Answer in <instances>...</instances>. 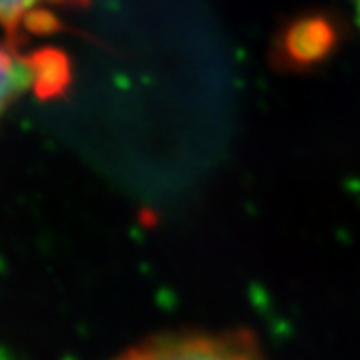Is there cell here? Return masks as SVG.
<instances>
[{
	"instance_id": "cell-1",
	"label": "cell",
	"mask_w": 360,
	"mask_h": 360,
	"mask_svg": "<svg viewBox=\"0 0 360 360\" xmlns=\"http://www.w3.org/2000/svg\"><path fill=\"white\" fill-rule=\"evenodd\" d=\"M70 60L54 48L24 52L20 44L0 41V119L26 93L50 100L68 91Z\"/></svg>"
},
{
	"instance_id": "cell-4",
	"label": "cell",
	"mask_w": 360,
	"mask_h": 360,
	"mask_svg": "<svg viewBox=\"0 0 360 360\" xmlns=\"http://www.w3.org/2000/svg\"><path fill=\"white\" fill-rule=\"evenodd\" d=\"M358 26H360V0H358Z\"/></svg>"
},
{
	"instance_id": "cell-3",
	"label": "cell",
	"mask_w": 360,
	"mask_h": 360,
	"mask_svg": "<svg viewBox=\"0 0 360 360\" xmlns=\"http://www.w3.org/2000/svg\"><path fill=\"white\" fill-rule=\"evenodd\" d=\"M89 3L91 0H0V26L9 41L24 46L28 37L60 28L56 11L82 9Z\"/></svg>"
},
{
	"instance_id": "cell-2",
	"label": "cell",
	"mask_w": 360,
	"mask_h": 360,
	"mask_svg": "<svg viewBox=\"0 0 360 360\" xmlns=\"http://www.w3.org/2000/svg\"><path fill=\"white\" fill-rule=\"evenodd\" d=\"M117 360H264L246 330L171 333L129 347Z\"/></svg>"
}]
</instances>
